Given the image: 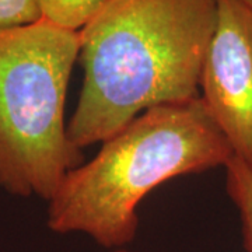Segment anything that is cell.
<instances>
[{
	"mask_svg": "<svg viewBox=\"0 0 252 252\" xmlns=\"http://www.w3.org/2000/svg\"><path fill=\"white\" fill-rule=\"evenodd\" d=\"M217 0H114L79 31L83 87L67 122L76 147L142 112L199 97Z\"/></svg>",
	"mask_w": 252,
	"mask_h": 252,
	"instance_id": "6da1fadb",
	"label": "cell"
},
{
	"mask_svg": "<svg viewBox=\"0 0 252 252\" xmlns=\"http://www.w3.org/2000/svg\"><path fill=\"white\" fill-rule=\"evenodd\" d=\"M101 144L48 200L46 224L58 234L89 235L108 250L135 240L137 206L153 189L225 167L234 156L200 97L147 109Z\"/></svg>",
	"mask_w": 252,
	"mask_h": 252,
	"instance_id": "7a4b0ae2",
	"label": "cell"
},
{
	"mask_svg": "<svg viewBox=\"0 0 252 252\" xmlns=\"http://www.w3.org/2000/svg\"><path fill=\"white\" fill-rule=\"evenodd\" d=\"M80 35L46 20L0 34V188L49 200L84 162L64 104Z\"/></svg>",
	"mask_w": 252,
	"mask_h": 252,
	"instance_id": "3957f363",
	"label": "cell"
},
{
	"mask_svg": "<svg viewBox=\"0 0 252 252\" xmlns=\"http://www.w3.org/2000/svg\"><path fill=\"white\" fill-rule=\"evenodd\" d=\"M199 97L234 157L252 165V7L240 0H217Z\"/></svg>",
	"mask_w": 252,
	"mask_h": 252,
	"instance_id": "277c9868",
	"label": "cell"
},
{
	"mask_svg": "<svg viewBox=\"0 0 252 252\" xmlns=\"http://www.w3.org/2000/svg\"><path fill=\"white\" fill-rule=\"evenodd\" d=\"M224 170L227 193L241 219L245 251L252 252V165L233 156Z\"/></svg>",
	"mask_w": 252,
	"mask_h": 252,
	"instance_id": "5b68a950",
	"label": "cell"
},
{
	"mask_svg": "<svg viewBox=\"0 0 252 252\" xmlns=\"http://www.w3.org/2000/svg\"><path fill=\"white\" fill-rule=\"evenodd\" d=\"M114 0H38L42 18L58 27L80 31Z\"/></svg>",
	"mask_w": 252,
	"mask_h": 252,
	"instance_id": "8992f818",
	"label": "cell"
},
{
	"mask_svg": "<svg viewBox=\"0 0 252 252\" xmlns=\"http://www.w3.org/2000/svg\"><path fill=\"white\" fill-rule=\"evenodd\" d=\"M42 20L38 0H0V34Z\"/></svg>",
	"mask_w": 252,
	"mask_h": 252,
	"instance_id": "52a82bcc",
	"label": "cell"
},
{
	"mask_svg": "<svg viewBox=\"0 0 252 252\" xmlns=\"http://www.w3.org/2000/svg\"><path fill=\"white\" fill-rule=\"evenodd\" d=\"M241 3H244V4H247V6H250V7H252V0H240Z\"/></svg>",
	"mask_w": 252,
	"mask_h": 252,
	"instance_id": "ba28073f",
	"label": "cell"
}]
</instances>
